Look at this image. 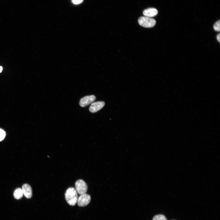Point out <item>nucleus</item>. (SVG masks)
<instances>
[{
	"label": "nucleus",
	"mask_w": 220,
	"mask_h": 220,
	"mask_svg": "<svg viewBox=\"0 0 220 220\" xmlns=\"http://www.w3.org/2000/svg\"><path fill=\"white\" fill-rule=\"evenodd\" d=\"M65 197L67 203L70 205L74 206L77 202V192L73 187H69L66 190Z\"/></svg>",
	"instance_id": "obj_1"
},
{
	"label": "nucleus",
	"mask_w": 220,
	"mask_h": 220,
	"mask_svg": "<svg viewBox=\"0 0 220 220\" xmlns=\"http://www.w3.org/2000/svg\"><path fill=\"white\" fill-rule=\"evenodd\" d=\"M139 24L145 28H152L156 24V20L152 18L145 16L140 17L138 20Z\"/></svg>",
	"instance_id": "obj_2"
},
{
	"label": "nucleus",
	"mask_w": 220,
	"mask_h": 220,
	"mask_svg": "<svg viewBox=\"0 0 220 220\" xmlns=\"http://www.w3.org/2000/svg\"><path fill=\"white\" fill-rule=\"evenodd\" d=\"M75 189L77 193L81 195L86 193L88 187L86 183L82 179L77 180L75 183Z\"/></svg>",
	"instance_id": "obj_3"
},
{
	"label": "nucleus",
	"mask_w": 220,
	"mask_h": 220,
	"mask_svg": "<svg viewBox=\"0 0 220 220\" xmlns=\"http://www.w3.org/2000/svg\"><path fill=\"white\" fill-rule=\"evenodd\" d=\"M90 200V196L88 194L85 193L80 195L78 198L77 203L79 206L82 207L88 205Z\"/></svg>",
	"instance_id": "obj_4"
},
{
	"label": "nucleus",
	"mask_w": 220,
	"mask_h": 220,
	"mask_svg": "<svg viewBox=\"0 0 220 220\" xmlns=\"http://www.w3.org/2000/svg\"><path fill=\"white\" fill-rule=\"evenodd\" d=\"M96 99L94 95L86 96L82 98L79 101V105L82 107H84L91 104Z\"/></svg>",
	"instance_id": "obj_5"
},
{
	"label": "nucleus",
	"mask_w": 220,
	"mask_h": 220,
	"mask_svg": "<svg viewBox=\"0 0 220 220\" xmlns=\"http://www.w3.org/2000/svg\"><path fill=\"white\" fill-rule=\"evenodd\" d=\"M105 104V102L103 101L92 103L89 108V110L92 113L96 112L101 109L104 106Z\"/></svg>",
	"instance_id": "obj_6"
},
{
	"label": "nucleus",
	"mask_w": 220,
	"mask_h": 220,
	"mask_svg": "<svg viewBox=\"0 0 220 220\" xmlns=\"http://www.w3.org/2000/svg\"><path fill=\"white\" fill-rule=\"evenodd\" d=\"M23 194L28 198H30L32 196V189L30 186L28 184H24L22 187Z\"/></svg>",
	"instance_id": "obj_7"
},
{
	"label": "nucleus",
	"mask_w": 220,
	"mask_h": 220,
	"mask_svg": "<svg viewBox=\"0 0 220 220\" xmlns=\"http://www.w3.org/2000/svg\"><path fill=\"white\" fill-rule=\"evenodd\" d=\"M158 13V11L156 9L151 8L145 9L143 13L145 16L150 17L156 16Z\"/></svg>",
	"instance_id": "obj_8"
},
{
	"label": "nucleus",
	"mask_w": 220,
	"mask_h": 220,
	"mask_svg": "<svg viewBox=\"0 0 220 220\" xmlns=\"http://www.w3.org/2000/svg\"><path fill=\"white\" fill-rule=\"evenodd\" d=\"M23 193L22 189L20 188L16 189L14 191L13 196L15 198L19 200L23 196Z\"/></svg>",
	"instance_id": "obj_9"
},
{
	"label": "nucleus",
	"mask_w": 220,
	"mask_h": 220,
	"mask_svg": "<svg viewBox=\"0 0 220 220\" xmlns=\"http://www.w3.org/2000/svg\"><path fill=\"white\" fill-rule=\"evenodd\" d=\"M152 220H167V219L164 215H159L154 216Z\"/></svg>",
	"instance_id": "obj_10"
},
{
	"label": "nucleus",
	"mask_w": 220,
	"mask_h": 220,
	"mask_svg": "<svg viewBox=\"0 0 220 220\" xmlns=\"http://www.w3.org/2000/svg\"><path fill=\"white\" fill-rule=\"evenodd\" d=\"M220 20L217 21L214 24L213 28L216 31H219L220 30Z\"/></svg>",
	"instance_id": "obj_11"
},
{
	"label": "nucleus",
	"mask_w": 220,
	"mask_h": 220,
	"mask_svg": "<svg viewBox=\"0 0 220 220\" xmlns=\"http://www.w3.org/2000/svg\"><path fill=\"white\" fill-rule=\"evenodd\" d=\"M6 132L2 129L0 128V141L2 140L6 136Z\"/></svg>",
	"instance_id": "obj_12"
},
{
	"label": "nucleus",
	"mask_w": 220,
	"mask_h": 220,
	"mask_svg": "<svg viewBox=\"0 0 220 220\" xmlns=\"http://www.w3.org/2000/svg\"><path fill=\"white\" fill-rule=\"evenodd\" d=\"M83 0H72L73 3L75 4H78L81 3Z\"/></svg>",
	"instance_id": "obj_13"
},
{
	"label": "nucleus",
	"mask_w": 220,
	"mask_h": 220,
	"mask_svg": "<svg viewBox=\"0 0 220 220\" xmlns=\"http://www.w3.org/2000/svg\"><path fill=\"white\" fill-rule=\"evenodd\" d=\"M217 39V40L218 41V42H220V34H218V35H217L216 37Z\"/></svg>",
	"instance_id": "obj_14"
},
{
	"label": "nucleus",
	"mask_w": 220,
	"mask_h": 220,
	"mask_svg": "<svg viewBox=\"0 0 220 220\" xmlns=\"http://www.w3.org/2000/svg\"><path fill=\"white\" fill-rule=\"evenodd\" d=\"M2 70V67L0 66V72H1Z\"/></svg>",
	"instance_id": "obj_15"
}]
</instances>
